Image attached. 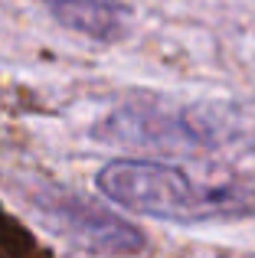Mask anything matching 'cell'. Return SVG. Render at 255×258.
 <instances>
[{
    "instance_id": "obj_1",
    "label": "cell",
    "mask_w": 255,
    "mask_h": 258,
    "mask_svg": "<svg viewBox=\"0 0 255 258\" xmlns=\"http://www.w3.org/2000/svg\"><path fill=\"white\" fill-rule=\"evenodd\" d=\"M95 186L121 209L164 222H232L255 216V186L239 180H193L157 160H108Z\"/></svg>"
},
{
    "instance_id": "obj_2",
    "label": "cell",
    "mask_w": 255,
    "mask_h": 258,
    "mask_svg": "<svg viewBox=\"0 0 255 258\" xmlns=\"http://www.w3.org/2000/svg\"><path fill=\"white\" fill-rule=\"evenodd\" d=\"M56 219L62 229H69L79 242L92 248H105V252H138L144 245V235L138 232L134 226L108 216L105 209L98 206H89L82 200H66L59 203L56 209Z\"/></svg>"
},
{
    "instance_id": "obj_3",
    "label": "cell",
    "mask_w": 255,
    "mask_h": 258,
    "mask_svg": "<svg viewBox=\"0 0 255 258\" xmlns=\"http://www.w3.org/2000/svg\"><path fill=\"white\" fill-rule=\"evenodd\" d=\"M56 23L92 43H118L128 33L131 10L121 0H46Z\"/></svg>"
}]
</instances>
